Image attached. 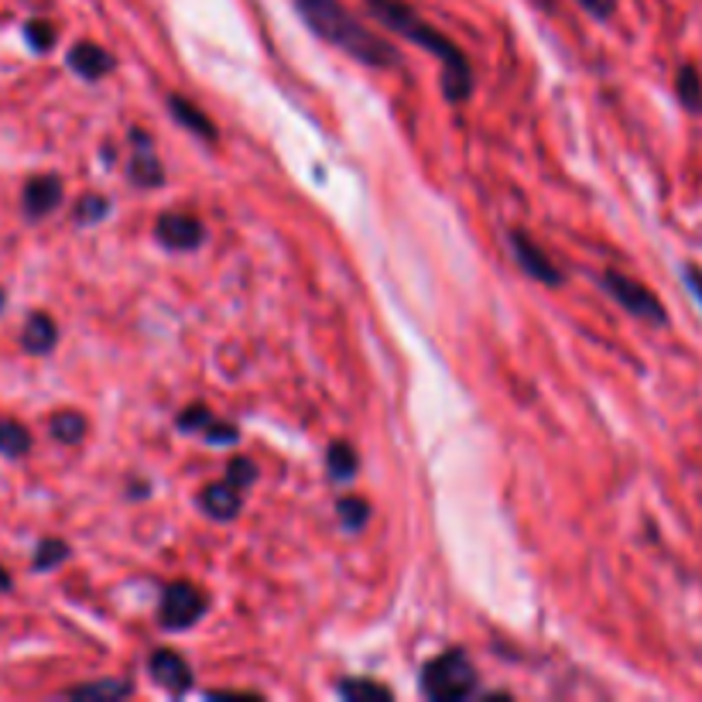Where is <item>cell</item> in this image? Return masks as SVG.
I'll return each mask as SVG.
<instances>
[{
  "mask_svg": "<svg viewBox=\"0 0 702 702\" xmlns=\"http://www.w3.org/2000/svg\"><path fill=\"white\" fill-rule=\"evenodd\" d=\"M295 11L322 41H330L333 49L346 52L349 59L373 65V69H397L405 62L402 52H397L387 38L370 32L360 17H354L340 4V0H295Z\"/></svg>",
  "mask_w": 702,
  "mask_h": 702,
  "instance_id": "obj_2",
  "label": "cell"
},
{
  "mask_svg": "<svg viewBox=\"0 0 702 702\" xmlns=\"http://www.w3.org/2000/svg\"><path fill=\"white\" fill-rule=\"evenodd\" d=\"M56 340H59V330H56L52 316H45V312H35V316L25 322V333H21V346H25L32 357L52 354Z\"/></svg>",
  "mask_w": 702,
  "mask_h": 702,
  "instance_id": "obj_12",
  "label": "cell"
},
{
  "mask_svg": "<svg viewBox=\"0 0 702 702\" xmlns=\"http://www.w3.org/2000/svg\"><path fill=\"white\" fill-rule=\"evenodd\" d=\"M116 59L110 52H103L97 41H79L73 45V52H69V69L79 73L83 79H103L113 73Z\"/></svg>",
  "mask_w": 702,
  "mask_h": 702,
  "instance_id": "obj_10",
  "label": "cell"
},
{
  "mask_svg": "<svg viewBox=\"0 0 702 702\" xmlns=\"http://www.w3.org/2000/svg\"><path fill=\"white\" fill-rule=\"evenodd\" d=\"M600 281H603L606 295H611L627 316H635L641 322H651V325H668V309L662 306V298L654 295L644 281L630 278L624 271H603Z\"/></svg>",
  "mask_w": 702,
  "mask_h": 702,
  "instance_id": "obj_4",
  "label": "cell"
},
{
  "mask_svg": "<svg viewBox=\"0 0 702 702\" xmlns=\"http://www.w3.org/2000/svg\"><path fill=\"white\" fill-rule=\"evenodd\" d=\"M110 213V199H103V196H83L79 202H76V223H83V226H89V223H100L103 217Z\"/></svg>",
  "mask_w": 702,
  "mask_h": 702,
  "instance_id": "obj_23",
  "label": "cell"
},
{
  "mask_svg": "<svg viewBox=\"0 0 702 702\" xmlns=\"http://www.w3.org/2000/svg\"><path fill=\"white\" fill-rule=\"evenodd\" d=\"M576 4L596 21H606V17L617 14V0H576Z\"/></svg>",
  "mask_w": 702,
  "mask_h": 702,
  "instance_id": "obj_28",
  "label": "cell"
},
{
  "mask_svg": "<svg viewBox=\"0 0 702 702\" xmlns=\"http://www.w3.org/2000/svg\"><path fill=\"white\" fill-rule=\"evenodd\" d=\"M682 285L695 298V306L702 309V268L699 264H682Z\"/></svg>",
  "mask_w": 702,
  "mask_h": 702,
  "instance_id": "obj_29",
  "label": "cell"
},
{
  "mask_svg": "<svg viewBox=\"0 0 702 702\" xmlns=\"http://www.w3.org/2000/svg\"><path fill=\"white\" fill-rule=\"evenodd\" d=\"M169 110H172V116L182 124V127H189L196 137H202V140H217V127H213V121L193 103V100H185V97H172L169 100Z\"/></svg>",
  "mask_w": 702,
  "mask_h": 702,
  "instance_id": "obj_13",
  "label": "cell"
},
{
  "mask_svg": "<svg viewBox=\"0 0 702 702\" xmlns=\"http://www.w3.org/2000/svg\"><path fill=\"white\" fill-rule=\"evenodd\" d=\"M4 306H8V298H4V292H0V312H4Z\"/></svg>",
  "mask_w": 702,
  "mask_h": 702,
  "instance_id": "obj_32",
  "label": "cell"
},
{
  "mask_svg": "<svg viewBox=\"0 0 702 702\" xmlns=\"http://www.w3.org/2000/svg\"><path fill=\"white\" fill-rule=\"evenodd\" d=\"M65 558H69V545L59 542V538H45V542L38 545V552H35V569L38 572L56 569L59 562H65Z\"/></svg>",
  "mask_w": 702,
  "mask_h": 702,
  "instance_id": "obj_22",
  "label": "cell"
},
{
  "mask_svg": "<svg viewBox=\"0 0 702 702\" xmlns=\"http://www.w3.org/2000/svg\"><path fill=\"white\" fill-rule=\"evenodd\" d=\"M32 449V432L14 418H0V456L21 459Z\"/></svg>",
  "mask_w": 702,
  "mask_h": 702,
  "instance_id": "obj_17",
  "label": "cell"
},
{
  "mask_svg": "<svg viewBox=\"0 0 702 702\" xmlns=\"http://www.w3.org/2000/svg\"><path fill=\"white\" fill-rule=\"evenodd\" d=\"M155 237L169 250H196L206 241V226L193 213H165L155 223Z\"/></svg>",
  "mask_w": 702,
  "mask_h": 702,
  "instance_id": "obj_6",
  "label": "cell"
},
{
  "mask_svg": "<svg viewBox=\"0 0 702 702\" xmlns=\"http://www.w3.org/2000/svg\"><path fill=\"white\" fill-rule=\"evenodd\" d=\"M254 480H257V463H254V459H247V456L230 459V466H226V483H230V487L247 490Z\"/></svg>",
  "mask_w": 702,
  "mask_h": 702,
  "instance_id": "obj_25",
  "label": "cell"
},
{
  "mask_svg": "<svg viewBox=\"0 0 702 702\" xmlns=\"http://www.w3.org/2000/svg\"><path fill=\"white\" fill-rule=\"evenodd\" d=\"M25 38H28V45L35 52H52L56 49V28L49 25V21H28L25 25Z\"/></svg>",
  "mask_w": 702,
  "mask_h": 702,
  "instance_id": "obj_24",
  "label": "cell"
},
{
  "mask_svg": "<svg viewBox=\"0 0 702 702\" xmlns=\"http://www.w3.org/2000/svg\"><path fill=\"white\" fill-rule=\"evenodd\" d=\"M206 614V596L193 587V582H172L161 593V627L165 630H185L193 627Z\"/></svg>",
  "mask_w": 702,
  "mask_h": 702,
  "instance_id": "obj_5",
  "label": "cell"
},
{
  "mask_svg": "<svg viewBox=\"0 0 702 702\" xmlns=\"http://www.w3.org/2000/svg\"><path fill=\"white\" fill-rule=\"evenodd\" d=\"M336 692L349 702H391L394 692L381 682H370V678H346V682L336 686Z\"/></svg>",
  "mask_w": 702,
  "mask_h": 702,
  "instance_id": "obj_19",
  "label": "cell"
},
{
  "mask_svg": "<svg viewBox=\"0 0 702 702\" xmlns=\"http://www.w3.org/2000/svg\"><path fill=\"white\" fill-rule=\"evenodd\" d=\"M209 421H213V415L196 405V408H189V411L178 415V429H182V432H196V429H206Z\"/></svg>",
  "mask_w": 702,
  "mask_h": 702,
  "instance_id": "obj_26",
  "label": "cell"
},
{
  "mask_svg": "<svg viewBox=\"0 0 702 702\" xmlns=\"http://www.w3.org/2000/svg\"><path fill=\"white\" fill-rule=\"evenodd\" d=\"M131 182L140 185V189H158L161 182H165V169H161V161L148 151V145H140V151L131 158Z\"/></svg>",
  "mask_w": 702,
  "mask_h": 702,
  "instance_id": "obj_15",
  "label": "cell"
},
{
  "mask_svg": "<svg viewBox=\"0 0 702 702\" xmlns=\"http://www.w3.org/2000/svg\"><path fill=\"white\" fill-rule=\"evenodd\" d=\"M8 590H11V576L0 569V593H8Z\"/></svg>",
  "mask_w": 702,
  "mask_h": 702,
  "instance_id": "obj_31",
  "label": "cell"
},
{
  "mask_svg": "<svg viewBox=\"0 0 702 702\" xmlns=\"http://www.w3.org/2000/svg\"><path fill=\"white\" fill-rule=\"evenodd\" d=\"M336 510H340V521H343V528H349V531H360L367 521H370V504L364 501V497H340V504H336Z\"/></svg>",
  "mask_w": 702,
  "mask_h": 702,
  "instance_id": "obj_21",
  "label": "cell"
},
{
  "mask_svg": "<svg viewBox=\"0 0 702 702\" xmlns=\"http://www.w3.org/2000/svg\"><path fill=\"white\" fill-rule=\"evenodd\" d=\"M237 429L226 426V421H209L206 426V439L213 442V446H226V442H237Z\"/></svg>",
  "mask_w": 702,
  "mask_h": 702,
  "instance_id": "obj_27",
  "label": "cell"
},
{
  "mask_svg": "<svg viewBox=\"0 0 702 702\" xmlns=\"http://www.w3.org/2000/svg\"><path fill=\"white\" fill-rule=\"evenodd\" d=\"M209 699H257V695H247V692H209Z\"/></svg>",
  "mask_w": 702,
  "mask_h": 702,
  "instance_id": "obj_30",
  "label": "cell"
},
{
  "mask_svg": "<svg viewBox=\"0 0 702 702\" xmlns=\"http://www.w3.org/2000/svg\"><path fill=\"white\" fill-rule=\"evenodd\" d=\"M510 250H514V261L521 264V271L534 281H542V285H562V271L549 261V254L528 241V233L514 230L510 233Z\"/></svg>",
  "mask_w": 702,
  "mask_h": 702,
  "instance_id": "obj_7",
  "label": "cell"
},
{
  "mask_svg": "<svg viewBox=\"0 0 702 702\" xmlns=\"http://www.w3.org/2000/svg\"><path fill=\"white\" fill-rule=\"evenodd\" d=\"M21 202H25L28 220L49 217L52 209H59V202H62V178L59 175H35L25 185V196H21Z\"/></svg>",
  "mask_w": 702,
  "mask_h": 702,
  "instance_id": "obj_9",
  "label": "cell"
},
{
  "mask_svg": "<svg viewBox=\"0 0 702 702\" xmlns=\"http://www.w3.org/2000/svg\"><path fill=\"white\" fill-rule=\"evenodd\" d=\"M370 14L387 25L391 32L405 35L408 41H415L418 49L432 52L442 62V93H446L449 103H463L470 100L473 93V69L466 62V56L459 52V45H453L442 32H435L432 25L418 17L415 8H408L405 0H367Z\"/></svg>",
  "mask_w": 702,
  "mask_h": 702,
  "instance_id": "obj_1",
  "label": "cell"
},
{
  "mask_svg": "<svg viewBox=\"0 0 702 702\" xmlns=\"http://www.w3.org/2000/svg\"><path fill=\"white\" fill-rule=\"evenodd\" d=\"M134 692V686L127 678H103V682H89V686H76L69 689V699H86V702H121Z\"/></svg>",
  "mask_w": 702,
  "mask_h": 702,
  "instance_id": "obj_14",
  "label": "cell"
},
{
  "mask_svg": "<svg viewBox=\"0 0 702 702\" xmlns=\"http://www.w3.org/2000/svg\"><path fill=\"white\" fill-rule=\"evenodd\" d=\"M148 672L151 678L161 686V689H169L172 695H182L185 689L193 686V668L189 662L182 658V654L169 651V648H158L151 658H148Z\"/></svg>",
  "mask_w": 702,
  "mask_h": 702,
  "instance_id": "obj_8",
  "label": "cell"
},
{
  "mask_svg": "<svg viewBox=\"0 0 702 702\" xmlns=\"http://www.w3.org/2000/svg\"><path fill=\"white\" fill-rule=\"evenodd\" d=\"M199 507L213 521H233L244 507V497H241V490L230 483H209L199 494Z\"/></svg>",
  "mask_w": 702,
  "mask_h": 702,
  "instance_id": "obj_11",
  "label": "cell"
},
{
  "mask_svg": "<svg viewBox=\"0 0 702 702\" xmlns=\"http://www.w3.org/2000/svg\"><path fill=\"white\" fill-rule=\"evenodd\" d=\"M675 93H678V103H682L689 113H702V73L692 62H686L682 69H678Z\"/></svg>",
  "mask_w": 702,
  "mask_h": 702,
  "instance_id": "obj_16",
  "label": "cell"
},
{
  "mask_svg": "<svg viewBox=\"0 0 702 702\" xmlns=\"http://www.w3.org/2000/svg\"><path fill=\"white\" fill-rule=\"evenodd\" d=\"M477 686H480V675L463 651H446L421 668V692L439 702L470 699L477 692Z\"/></svg>",
  "mask_w": 702,
  "mask_h": 702,
  "instance_id": "obj_3",
  "label": "cell"
},
{
  "mask_svg": "<svg viewBox=\"0 0 702 702\" xmlns=\"http://www.w3.org/2000/svg\"><path fill=\"white\" fill-rule=\"evenodd\" d=\"M325 466H330V477L336 480V483H349L357 477V453H354V446L349 442H333L330 446V453H325Z\"/></svg>",
  "mask_w": 702,
  "mask_h": 702,
  "instance_id": "obj_18",
  "label": "cell"
},
{
  "mask_svg": "<svg viewBox=\"0 0 702 702\" xmlns=\"http://www.w3.org/2000/svg\"><path fill=\"white\" fill-rule=\"evenodd\" d=\"M49 432L62 446H76V442L86 435V418L79 411H56L49 418Z\"/></svg>",
  "mask_w": 702,
  "mask_h": 702,
  "instance_id": "obj_20",
  "label": "cell"
}]
</instances>
